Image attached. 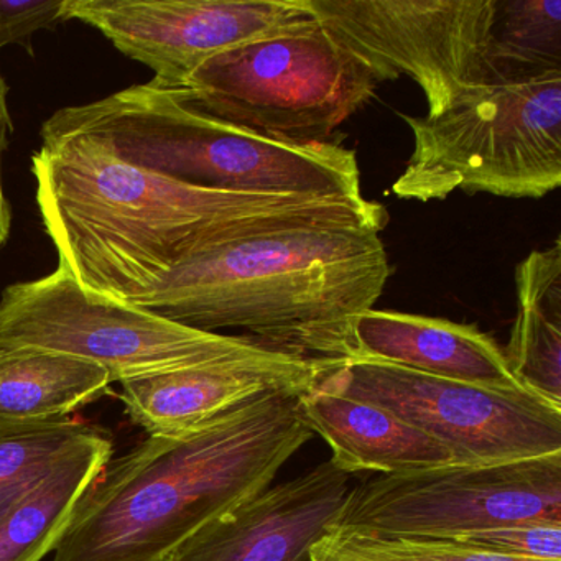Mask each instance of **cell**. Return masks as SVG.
Segmentation results:
<instances>
[{"label": "cell", "instance_id": "cell-5", "mask_svg": "<svg viewBox=\"0 0 561 561\" xmlns=\"http://www.w3.org/2000/svg\"><path fill=\"white\" fill-rule=\"evenodd\" d=\"M403 121L413 150L392 185L400 199H538L561 185V70L471 88L438 116Z\"/></svg>", "mask_w": 561, "mask_h": 561}, {"label": "cell", "instance_id": "cell-22", "mask_svg": "<svg viewBox=\"0 0 561 561\" xmlns=\"http://www.w3.org/2000/svg\"><path fill=\"white\" fill-rule=\"evenodd\" d=\"M65 0H0V48L25 44L35 32L64 21Z\"/></svg>", "mask_w": 561, "mask_h": 561}, {"label": "cell", "instance_id": "cell-1", "mask_svg": "<svg viewBox=\"0 0 561 561\" xmlns=\"http://www.w3.org/2000/svg\"><path fill=\"white\" fill-rule=\"evenodd\" d=\"M37 206L64 265L88 294L133 301L193 255L284 226L383 229L366 198L255 195L185 185L114 156L100 140H48L32 159Z\"/></svg>", "mask_w": 561, "mask_h": 561}, {"label": "cell", "instance_id": "cell-23", "mask_svg": "<svg viewBox=\"0 0 561 561\" xmlns=\"http://www.w3.org/2000/svg\"><path fill=\"white\" fill-rule=\"evenodd\" d=\"M8 84L0 73V251L8 242L12 228V211L5 198L4 182H2V153L8 146L9 134L12 130L11 114L8 106Z\"/></svg>", "mask_w": 561, "mask_h": 561}, {"label": "cell", "instance_id": "cell-13", "mask_svg": "<svg viewBox=\"0 0 561 561\" xmlns=\"http://www.w3.org/2000/svg\"><path fill=\"white\" fill-rule=\"evenodd\" d=\"M333 360H310L280 353L218 360L124 380V409L149 436L188 435L262 393H305Z\"/></svg>", "mask_w": 561, "mask_h": 561}, {"label": "cell", "instance_id": "cell-10", "mask_svg": "<svg viewBox=\"0 0 561 561\" xmlns=\"http://www.w3.org/2000/svg\"><path fill=\"white\" fill-rule=\"evenodd\" d=\"M318 389L382 407L435 438L458 465L561 453V405L530 390L492 389L376 360H333Z\"/></svg>", "mask_w": 561, "mask_h": 561}, {"label": "cell", "instance_id": "cell-14", "mask_svg": "<svg viewBox=\"0 0 561 561\" xmlns=\"http://www.w3.org/2000/svg\"><path fill=\"white\" fill-rule=\"evenodd\" d=\"M353 340L359 359L492 389H525L501 346L476 324L370 308L354 323Z\"/></svg>", "mask_w": 561, "mask_h": 561}, {"label": "cell", "instance_id": "cell-9", "mask_svg": "<svg viewBox=\"0 0 561 561\" xmlns=\"http://www.w3.org/2000/svg\"><path fill=\"white\" fill-rule=\"evenodd\" d=\"M531 524L561 525V453L376 476L351 489L330 528L456 538Z\"/></svg>", "mask_w": 561, "mask_h": 561}, {"label": "cell", "instance_id": "cell-18", "mask_svg": "<svg viewBox=\"0 0 561 561\" xmlns=\"http://www.w3.org/2000/svg\"><path fill=\"white\" fill-rule=\"evenodd\" d=\"M110 373L96 364L37 347L0 350V420L67 419L110 392Z\"/></svg>", "mask_w": 561, "mask_h": 561}, {"label": "cell", "instance_id": "cell-12", "mask_svg": "<svg viewBox=\"0 0 561 561\" xmlns=\"http://www.w3.org/2000/svg\"><path fill=\"white\" fill-rule=\"evenodd\" d=\"M350 491V474L328 459L209 522L163 561H311Z\"/></svg>", "mask_w": 561, "mask_h": 561}, {"label": "cell", "instance_id": "cell-6", "mask_svg": "<svg viewBox=\"0 0 561 561\" xmlns=\"http://www.w3.org/2000/svg\"><path fill=\"white\" fill-rule=\"evenodd\" d=\"M377 84L311 15L209 58L173 88L232 126L278 142L318 144L369 103Z\"/></svg>", "mask_w": 561, "mask_h": 561}, {"label": "cell", "instance_id": "cell-7", "mask_svg": "<svg viewBox=\"0 0 561 561\" xmlns=\"http://www.w3.org/2000/svg\"><path fill=\"white\" fill-rule=\"evenodd\" d=\"M305 4L377 83L402 75L415 81L430 117L448 110L471 88L541 75L499 51L502 0H305Z\"/></svg>", "mask_w": 561, "mask_h": 561}, {"label": "cell", "instance_id": "cell-11", "mask_svg": "<svg viewBox=\"0 0 561 561\" xmlns=\"http://www.w3.org/2000/svg\"><path fill=\"white\" fill-rule=\"evenodd\" d=\"M61 12L100 31L163 87H182L209 58L311 18L305 0H65Z\"/></svg>", "mask_w": 561, "mask_h": 561}, {"label": "cell", "instance_id": "cell-4", "mask_svg": "<svg viewBox=\"0 0 561 561\" xmlns=\"http://www.w3.org/2000/svg\"><path fill=\"white\" fill-rule=\"evenodd\" d=\"M73 136L100 140L130 165L199 188L364 198L354 150L267 139L203 113L179 88L156 81L64 107L41 130L44 142Z\"/></svg>", "mask_w": 561, "mask_h": 561}, {"label": "cell", "instance_id": "cell-3", "mask_svg": "<svg viewBox=\"0 0 561 561\" xmlns=\"http://www.w3.org/2000/svg\"><path fill=\"white\" fill-rule=\"evenodd\" d=\"M304 393L274 390L188 435L149 436L87 489L54 561H163L209 522L271 488L313 432Z\"/></svg>", "mask_w": 561, "mask_h": 561}, {"label": "cell", "instance_id": "cell-16", "mask_svg": "<svg viewBox=\"0 0 561 561\" xmlns=\"http://www.w3.org/2000/svg\"><path fill=\"white\" fill-rule=\"evenodd\" d=\"M111 458L113 438L101 428L21 495L0 515V561H42L55 551L78 501Z\"/></svg>", "mask_w": 561, "mask_h": 561}, {"label": "cell", "instance_id": "cell-20", "mask_svg": "<svg viewBox=\"0 0 561 561\" xmlns=\"http://www.w3.org/2000/svg\"><path fill=\"white\" fill-rule=\"evenodd\" d=\"M311 561H541L502 557L449 538L373 537L328 528L311 548Z\"/></svg>", "mask_w": 561, "mask_h": 561}, {"label": "cell", "instance_id": "cell-21", "mask_svg": "<svg viewBox=\"0 0 561 561\" xmlns=\"http://www.w3.org/2000/svg\"><path fill=\"white\" fill-rule=\"evenodd\" d=\"M465 547L502 557L561 561V525L531 524L449 538Z\"/></svg>", "mask_w": 561, "mask_h": 561}, {"label": "cell", "instance_id": "cell-2", "mask_svg": "<svg viewBox=\"0 0 561 561\" xmlns=\"http://www.w3.org/2000/svg\"><path fill=\"white\" fill-rule=\"evenodd\" d=\"M382 229L284 226L213 245L129 304L208 333L241 331L274 353L354 357V323L392 274Z\"/></svg>", "mask_w": 561, "mask_h": 561}, {"label": "cell", "instance_id": "cell-15", "mask_svg": "<svg viewBox=\"0 0 561 561\" xmlns=\"http://www.w3.org/2000/svg\"><path fill=\"white\" fill-rule=\"evenodd\" d=\"M305 425L330 446L331 462L347 474H402L458 465L455 455L389 410L364 400L313 389L300 397Z\"/></svg>", "mask_w": 561, "mask_h": 561}, {"label": "cell", "instance_id": "cell-17", "mask_svg": "<svg viewBox=\"0 0 561 561\" xmlns=\"http://www.w3.org/2000/svg\"><path fill=\"white\" fill-rule=\"evenodd\" d=\"M517 314L504 351L512 376L561 405V241L531 251L515 271Z\"/></svg>", "mask_w": 561, "mask_h": 561}, {"label": "cell", "instance_id": "cell-19", "mask_svg": "<svg viewBox=\"0 0 561 561\" xmlns=\"http://www.w3.org/2000/svg\"><path fill=\"white\" fill-rule=\"evenodd\" d=\"M100 430L68 416L44 422L0 420V515Z\"/></svg>", "mask_w": 561, "mask_h": 561}, {"label": "cell", "instance_id": "cell-8", "mask_svg": "<svg viewBox=\"0 0 561 561\" xmlns=\"http://www.w3.org/2000/svg\"><path fill=\"white\" fill-rule=\"evenodd\" d=\"M14 347L88 360L107 370L113 382L271 353L248 337L195 330L137 305L88 294L61 264L0 295V350Z\"/></svg>", "mask_w": 561, "mask_h": 561}]
</instances>
